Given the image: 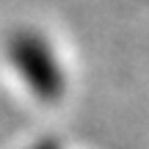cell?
Segmentation results:
<instances>
[{"mask_svg":"<svg viewBox=\"0 0 149 149\" xmlns=\"http://www.w3.org/2000/svg\"><path fill=\"white\" fill-rule=\"evenodd\" d=\"M25 149H64V146L55 138H39V141H33V144H28Z\"/></svg>","mask_w":149,"mask_h":149,"instance_id":"2","label":"cell"},{"mask_svg":"<svg viewBox=\"0 0 149 149\" xmlns=\"http://www.w3.org/2000/svg\"><path fill=\"white\" fill-rule=\"evenodd\" d=\"M3 53L31 97L47 105L61 102V97L66 94V69L44 31L31 25L14 28L3 42Z\"/></svg>","mask_w":149,"mask_h":149,"instance_id":"1","label":"cell"}]
</instances>
